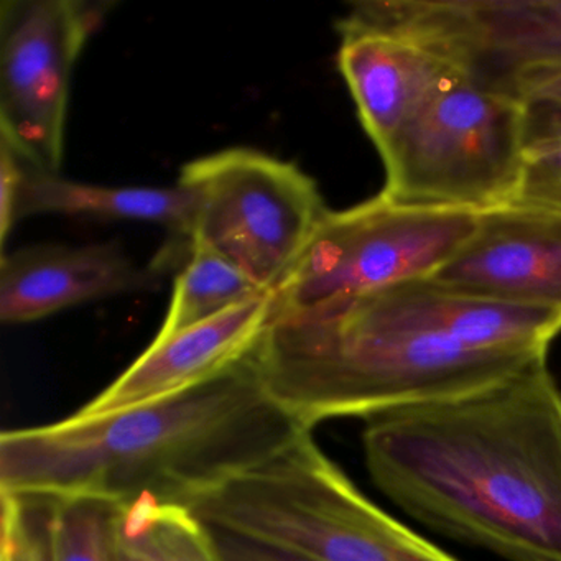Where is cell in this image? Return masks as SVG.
Instances as JSON below:
<instances>
[{"label": "cell", "instance_id": "6da1fadb", "mask_svg": "<svg viewBox=\"0 0 561 561\" xmlns=\"http://www.w3.org/2000/svg\"><path fill=\"white\" fill-rule=\"evenodd\" d=\"M374 484L420 524L508 561H561V389L547 357L366 420Z\"/></svg>", "mask_w": 561, "mask_h": 561}, {"label": "cell", "instance_id": "7a4b0ae2", "mask_svg": "<svg viewBox=\"0 0 561 561\" xmlns=\"http://www.w3.org/2000/svg\"><path fill=\"white\" fill-rule=\"evenodd\" d=\"M307 432L272 402L249 356L159 402L4 430L0 494L31 504L110 505L150 494L190 505Z\"/></svg>", "mask_w": 561, "mask_h": 561}, {"label": "cell", "instance_id": "3957f363", "mask_svg": "<svg viewBox=\"0 0 561 561\" xmlns=\"http://www.w3.org/2000/svg\"><path fill=\"white\" fill-rule=\"evenodd\" d=\"M547 353H481L443 334L376 323L346 300L272 314L251 363L272 402L304 428L488 386Z\"/></svg>", "mask_w": 561, "mask_h": 561}, {"label": "cell", "instance_id": "277c9868", "mask_svg": "<svg viewBox=\"0 0 561 561\" xmlns=\"http://www.w3.org/2000/svg\"><path fill=\"white\" fill-rule=\"evenodd\" d=\"M525 103L461 73L382 150V192L400 205L484 213L517 199Z\"/></svg>", "mask_w": 561, "mask_h": 561}, {"label": "cell", "instance_id": "5b68a950", "mask_svg": "<svg viewBox=\"0 0 561 561\" xmlns=\"http://www.w3.org/2000/svg\"><path fill=\"white\" fill-rule=\"evenodd\" d=\"M193 199L186 245H203L274 294L324 215L313 179L295 163L252 149H228L183 167Z\"/></svg>", "mask_w": 561, "mask_h": 561}, {"label": "cell", "instance_id": "8992f818", "mask_svg": "<svg viewBox=\"0 0 561 561\" xmlns=\"http://www.w3.org/2000/svg\"><path fill=\"white\" fill-rule=\"evenodd\" d=\"M479 213L400 205L383 193L327 209L274 291V313L308 310L432 277L471 238Z\"/></svg>", "mask_w": 561, "mask_h": 561}, {"label": "cell", "instance_id": "52a82bcc", "mask_svg": "<svg viewBox=\"0 0 561 561\" xmlns=\"http://www.w3.org/2000/svg\"><path fill=\"white\" fill-rule=\"evenodd\" d=\"M106 2L2 0L0 140L28 167L60 173L71 77Z\"/></svg>", "mask_w": 561, "mask_h": 561}, {"label": "cell", "instance_id": "ba28073f", "mask_svg": "<svg viewBox=\"0 0 561 561\" xmlns=\"http://www.w3.org/2000/svg\"><path fill=\"white\" fill-rule=\"evenodd\" d=\"M430 278L474 297L561 311V211L512 203L479 213L471 238Z\"/></svg>", "mask_w": 561, "mask_h": 561}, {"label": "cell", "instance_id": "9c48e42d", "mask_svg": "<svg viewBox=\"0 0 561 561\" xmlns=\"http://www.w3.org/2000/svg\"><path fill=\"white\" fill-rule=\"evenodd\" d=\"M274 314V294L245 301L198 327L153 337L94 399L71 413L96 419L169 399L221 376L254 353Z\"/></svg>", "mask_w": 561, "mask_h": 561}, {"label": "cell", "instance_id": "30bf717a", "mask_svg": "<svg viewBox=\"0 0 561 561\" xmlns=\"http://www.w3.org/2000/svg\"><path fill=\"white\" fill-rule=\"evenodd\" d=\"M367 320L443 334L481 353H548L561 333V311L461 294L416 278L344 298Z\"/></svg>", "mask_w": 561, "mask_h": 561}, {"label": "cell", "instance_id": "8fae6325", "mask_svg": "<svg viewBox=\"0 0 561 561\" xmlns=\"http://www.w3.org/2000/svg\"><path fill=\"white\" fill-rule=\"evenodd\" d=\"M157 277L114 242L22 248L0 259V320L34 323L78 305L149 290Z\"/></svg>", "mask_w": 561, "mask_h": 561}, {"label": "cell", "instance_id": "7c38bea8", "mask_svg": "<svg viewBox=\"0 0 561 561\" xmlns=\"http://www.w3.org/2000/svg\"><path fill=\"white\" fill-rule=\"evenodd\" d=\"M337 31V68L377 152L462 73L399 35L343 25Z\"/></svg>", "mask_w": 561, "mask_h": 561}, {"label": "cell", "instance_id": "4fadbf2b", "mask_svg": "<svg viewBox=\"0 0 561 561\" xmlns=\"http://www.w3.org/2000/svg\"><path fill=\"white\" fill-rule=\"evenodd\" d=\"M458 12L466 68L481 83L511 93L518 71L561 64V0H458Z\"/></svg>", "mask_w": 561, "mask_h": 561}, {"label": "cell", "instance_id": "5bb4252c", "mask_svg": "<svg viewBox=\"0 0 561 561\" xmlns=\"http://www.w3.org/2000/svg\"><path fill=\"white\" fill-rule=\"evenodd\" d=\"M32 215L159 222L172 229L186 244L193 219V199L179 183L172 188L91 185L64 179L60 173L42 172L24 162L18 221Z\"/></svg>", "mask_w": 561, "mask_h": 561}, {"label": "cell", "instance_id": "9a60e30c", "mask_svg": "<svg viewBox=\"0 0 561 561\" xmlns=\"http://www.w3.org/2000/svg\"><path fill=\"white\" fill-rule=\"evenodd\" d=\"M114 540L139 561H225L215 531L176 502L142 494L114 505Z\"/></svg>", "mask_w": 561, "mask_h": 561}, {"label": "cell", "instance_id": "2e32d148", "mask_svg": "<svg viewBox=\"0 0 561 561\" xmlns=\"http://www.w3.org/2000/svg\"><path fill=\"white\" fill-rule=\"evenodd\" d=\"M264 295L268 294L221 255L203 245H186L183 265L173 285L172 300L156 337L198 327Z\"/></svg>", "mask_w": 561, "mask_h": 561}, {"label": "cell", "instance_id": "e0dca14e", "mask_svg": "<svg viewBox=\"0 0 561 561\" xmlns=\"http://www.w3.org/2000/svg\"><path fill=\"white\" fill-rule=\"evenodd\" d=\"M42 505L51 561H117L114 505L90 501Z\"/></svg>", "mask_w": 561, "mask_h": 561}, {"label": "cell", "instance_id": "ac0fdd59", "mask_svg": "<svg viewBox=\"0 0 561 561\" xmlns=\"http://www.w3.org/2000/svg\"><path fill=\"white\" fill-rule=\"evenodd\" d=\"M2 497L0 557L8 561H51L45 508L42 504Z\"/></svg>", "mask_w": 561, "mask_h": 561}, {"label": "cell", "instance_id": "d6986e66", "mask_svg": "<svg viewBox=\"0 0 561 561\" xmlns=\"http://www.w3.org/2000/svg\"><path fill=\"white\" fill-rule=\"evenodd\" d=\"M515 203L561 211V137L528 147Z\"/></svg>", "mask_w": 561, "mask_h": 561}, {"label": "cell", "instance_id": "ffe728a7", "mask_svg": "<svg viewBox=\"0 0 561 561\" xmlns=\"http://www.w3.org/2000/svg\"><path fill=\"white\" fill-rule=\"evenodd\" d=\"M24 162L15 150L4 140H0V239H2V254L5 252V242L9 232L18 222V199L21 188Z\"/></svg>", "mask_w": 561, "mask_h": 561}, {"label": "cell", "instance_id": "44dd1931", "mask_svg": "<svg viewBox=\"0 0 561 561\" xmlns=\"http://www.w3.org/2000/svg\"><path fill=\"white\" fill-rule=\"evenodd\" d=\"M508 91L524 103L561 104V64L518 71Z\"/></svg>", "mask_w": 561, "mask_h": 561}, {"label": "cell", "instance_id": "7402d4cb", "mask_svg": "<svg viewBox=\"0 0 561 561\" xmlns=\"http://www.w3.org/2000/svg\"><path fill=\"white\" fill-rule=\"evenodd\" d=\"M561 137V104L525 103V144H535Z\"/></svg>", "mask_w": 561, "mask_h": 561}, {"label": "cell", "instance_id": "603a6c76", "mask_svg": "<svg viewBox=\"0 0 561 561\" xmlns=\"http://www.w3.org/2000/svg\"><path fill=\"white\" fill-rule=\"evenodd\" d=\"M215 535L225 561H307L294 557V554L274 550V548L241 540V538L221 534Z\"/></svg>", "mask_w": 561, "mask_h": 561}, {"label": "cell", "instance_id": "cb8c5ba5", "mask_svg": "<svg viewBox=\"0 0 561 561\" xmlns=\"http://www.w3.org/2000/svg\"><path fill=\"white\" fill-rule=\"evenodd\" d=\"M114 543H116V540H114ZM116 560L117 561H139L137 560L134 554H130L129 551L124 550V548H121L119 545L116 543Z\"/></svg>", "mask_w": 561, "mask_h": 561}, {"label": "cell", "instance_id": "d4e9b609", "mask_svg": "<svg viewBox=\"0 0 561 561\" xmlns=\"http://www.w3.org/2000/svg\"><path fill=\"white\" fill-rule=\"evenodd\" d=\"M0 561H8L5 558L0 557Z\"/></svg>", "mask_w": 561, "mask_h": 561}]
</instances>
